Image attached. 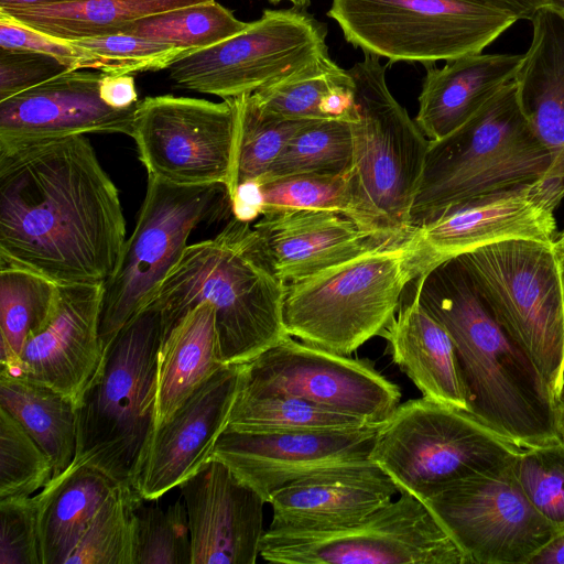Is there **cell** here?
Segmentation results:
<instances>
[{
	"instance_id": "cell-1",
	"label": "cell",
	"mask_w": 564,
	"mask_h": 564,
	"mask_svg": "<svg viewBox=\"0 0 564 564\" xmlns=\"http://www.w3.org/2000/svg\"><path fill=\"white\" fill-rule=\"evenodd\" d=\"M126 240L118 188L85 134L0 151V262L105 283Z\"/></svg>"
},
{
	"instance_id": "cell-2",
	"label": "cell",
	"mask_w": 564,
	"mask_h": 564,
	"mask_svg": "<svg viewBox=\"0 0 564 564\" xmlns=\"http://www.w3.org/2000/svg\"><path fill=\"white\" fill-rule=\"evenodd\" d=\"M413 284L455 345L471 413L524 447L560 438L547 386L495 321L458 257L433 265Z\"/></svg>"
},
{
	"instance_id": "cell-3",
	"label": "cell",
	"mask_w": 564,
	"mask_h": 564,
	"mask_svg": "<svg viewBox=\"0 0 564 564\" xmlns=\"http://www.w3.org/2000/svg\"><path fill=\"white\" fill-rule=\"evenodd\" d=\"M284 299L285 283L251 223L232 217L216 237L186 247L151 304L163 338L189 310L210 303L224 364L243 365L289 335Z\"/></svg>"
},
{
	"instance_id": "cell-4",
	"label": "cell",
	"mask_w": 564,
	"mask_h": 564,
	"mask_svg": "<svg viewBox=\"0 0 564 564\" xmlns=\"http://www.w3.org/2000/svg\"><path fill=\"white\" fill-rule=\"evenodd\" d=\"M161 314L149 305L106 348L100 368L75 406L73 463L133 486L155 430Z\"/></svg>"
},
{
	"instance_id": "cell-5",
	"label": "cell",
	"mask_w": 564,
	"mask_h": 564,
	"mask_svg": "<svg viewBox=\"0 0 564 564\" xmlns=\"http://www.w3.org/2000/svg\"><path fill=\"white\" fill-rule=\"evenodd\" d=\"M541 178H553L552 156L513 79L456 130L430 141L411 227L455 202Z\"/></svg>"
},
{
	"instance_id": "cell-6",
	"label": "cell",
	"mask_w": 564,
	"mask_h": 564,
	"mask_svg": "<svg viewBox=\"0 0 564 564\" xmlns=\"http://www.w3.org/2000/svg\"><path fill=\"white\" fill-rule=\"evenodd\" d=\"M409 235L285 284L286 333L349 356L384 332L416 278Z\"/></svg>"
},
{
	"instance_id": "cell-7",
	"label": "cell",
	"mask_w": 564,
	"mask_h": 564,
	"mask_svg": "<svg viewBox=\"0 0 564 564\" xmlns=\"http://www.w3.org/2000/svg\"><path fill=\"white\" fill-rule=\"evenodd\" d=\"M348 72L357 109L350 122L356 218L367 228L405 237L430 140L390 93L379 56L365 53Z\"/></svg>"
},
{
	"instance_id": "cell-8",
	"label": "cell",
	"mask_w": 564,
	"mask_h": 564,
	"mask_svg": "<svg viewBox=\"0 0 564 564\" xmlns=\"http://www.w3.org/2000/svg\"><path fill=\"white\" fill-rule=\"evenodd\" d=\"M524 448L473 413L422 397L378 426L370 459L399 492L424 501L454 481L510 466Z\"/></svg>"
},
{
	"instance_id": "cell-9",
	"label": "cell",
	"mask_w": 564,
	"mask_h": 564,
	"mask_svg": "<svg viewBox=\"0 0 564 564\" xmlns=\"http://www.w3.org/2000/svg\"><path fill=\"white\" fill-rule=\"evenodd\" d=\"M480 299L547 386L564 362V313L553 243L507 240L456 256Z\"/></svg>"
},
{
	"instance_id": "cell-10",
	"label": "cell",
	"mask_w": 564,
	"mask_h": 564,
	"mask_svg": "<svg viewBox=\"0 0 564 564\" xmlns=\"http://www.w3.org/2000/svg\"><path fill=\"white\" fill-rule=\"evenodd\" d=\"M230 207L224 184L176 185L148 175L144 199L119 264L104 283L99 334L104 351L155 299L192 231Z\"/></svg>"
},
{
	"instance_id": "cell-11",
	"label": "cell",
	"mask_w": 564,
	"mask_h": 564,
	"mask_svg": "<svg viewBox=\"0 0 564 564\" xmlns=\"http://www.w3.org/2000/svg\"><path fill=\"white\" fill-rule=\"evenodd\" d=\"M327 15L364 53L425 66L479 54L518 21L463 0H332Z\"/></svg>"
},
{
	"instance_id": "cell-12",
	"label": "cell",
	"mask_w": 564,
	"mask_h": 564,
	"mask_svg": "<svg viewBox=\"0 0 564 564\" xmlns=\"http://www.w3.org/2000/svg\"><path fill=\"white\" fill-rule=\"evenodd\" d=\"M260 556L281 564H468L427 506L408 492L346 527L268 529Z\"/></svg>"
},
{
	"instance_id": "cell-13",
	"label": "cell",
	"mask_w": 564,
	"mask_h": 564,
	"mask_svg": "<svg viewBox=\"0 0 564 564\" xmlns=\"http://www.w3.org/2000/svg\"><path fill=\"white\" fill-rule=\"evenodd\" d=\"M324 23L306 11L265 9L242 32L170 68L178 86L223 99L253 94L328 54Z\"/></svg>"
},
{
	"instance_id": "cell-14",
	"label": "cell",
	"mask_w": 564,
	"mask_h": 564,
	"mask_svg": "<svg viewBox=\"0 0 564 564\" xmlns=\"http://www.w3.org/2000/svg\"><path fill=\"white\" fill-rule=\"evenodd\" d=\"M131 138L148 175L176 185H230L237 142L232 98L147 97L138 102Z\"/></svg>"
},
{
	"instance_id": "cell-15",
	"label": "cell",
	"mask_w": 564,
	"mask_h": 564,
	"mask_svg": "<svg viewBox=\"0 0 564 564\" xmlns=\"http://www.w3.org/2000/svg\"><path fill=\"white\" fill-rule=\"evenodd\" d=\"M513 463L454 481L423 501L468 564H529L557 533L523 494Z\"/></svg>"
},
{
	"instance_id": "cell-16",
	"label": "cell",
	"mask_w": 564,
	"mask_h": 564,
	"mask_svg": "<svg viewBox=\"0 0 564 564\" xmlns=\"http://www.w3.org/2000/svg\"><path fill=\"white\" fill-rule=\"evenodd\" d=\"M564 181L541 178L462 199L433 213L409 234L416 278L433 265L507 241L553 243Z\"/></svg>"
},
{
	"instance_id": "cell-17",
	"label": "cell",
	"mask_w": 564,
	"mask_h": 564,
	"mask_svg": "<svg viewBox=\"0 0 564 564\" xmlns=\"http://www.w3.org/2000/svg\"><path fill=\"white\" fill-rule=\"evenodd\" d=\"M239 392L295 395L370 424L384 422L401 399L399 387L371 361L330 352L290 335L242 365Z\"/></svg>"
},
{
	"instance_id": "cell-18",
	"label": "cell",
	"mask_w": 564,
	"mask_h": 564,
	"mask_svg": "<svg viewBox=\"0 0 564 564\" xmlns=\"http://www.w3.org/2000/svg\"><path fill=\"white\" fill-rule=\"evenodd\" d=\"M379 425L340 431H225L209 459L223 462L269 503L276 491L294 480L334 465L370 458Z\"/></svg>"
},
{
	"instance_id": "cell-19",
	"label": "cell",
	"mask_w": 564,
	"mask_h": 564,
	"mask_svg": "<svg viewBox=\"0 0 564 564\" xmlns=\"http://www.w3.org/2000/svg\"><path fill=\"white\" fill-rule=\"evenodd\" d=\"M105 73L68 70L0 101V151L86 133L132 134L137 105L116 109L100 97Z\"/></svg>"
},
{
	"instance_id": "cell-20",
	"label": "cell",
	"mask_w": 564,
	"mask_h": 564,
	"mask_svg": "<svg viewBox=\"0 0 564 564\" xmlns=\"http://www.w3.org/2000/svg\"><path fill=\"white\" fill-rule=\"evenodd\" d=\"M242 365H225L200 386L151 438L133 487L156 500L195 475L225 432L237 398Z\"/></svg>"
},
{
	"instance_id": "cell-21",
	"label": "cell",
	"mask_w": 564,
	"mask_h": 564,
	"mask_svg": "<svg viewBox=\"0 0 564 564\" xmlns=\"http://www.w3.org/2000/svg\"><path fill=\"white\" fill-rule=\"evenodd\" d=\"M102 297L104 283L58 285L48 318L29 336L11 375L45 384L76 406L104 360Z\"/></svg>"
},
{
	"instance_id": "cell-22",
	"label": "cell",
	"mask_w": 564,
	"mask_h": 564,
	"mask_svg": "<svg viewBox=\"0 0 564 564\" xmlns=\"http://www.w3.org/2000/svg\"><path fill=\"white\" fill-rule=\"evenodd\" d=\"M192 564H254L260 556L263 498L223 462L209 459L180 486Z\"/></svg>"
},
{
	"instance_id": "cell-23",
	"label": "cell",
	"mask_w": 564,
	"mask_h": 564,
	"mask_svg": "<svg viewBox=\"0 0 564 564\" xmlns=\"http://www.w3.org/2000/svg\"><path fill=\"white\" fill-rule=\"evenodd\" d=\"M399 489L370 458L319 469L276 491L268 529L323 531L362 520L392 501Z\"/></svg>"
},
{
	"instance_id": "cell-24",
	"label": "cell",
	"mask_w": 564,
	"mask_h": 564,
	"mask_svg": "<svg viewBox=\"0 0 564 564\" xmlns=\"http://www.w3.org/2000/svg\"><path fill=\"white\" fill-rule=\"evenodd\" d=\"M252 227L285 284L404 238L367 228L332 209L268 212Z\"/></svg>"
},
{
	"instance_id": "cell-25",
	"label": "cell",
	"mask_w": 564,
	"mask_h": 564,
	"mask_svg": "<svg viewBox=\"0 0 564 564\" xmlns=\"http://www.w3.org/2000/svg\"><path fill=\"white\" fill-rule=\"evenodd\" d=\"M381 336L388 341L393 362L423 397L471 413L455 345L445 327L422 305L414 284Z\"/></svg>"
},
{
	"instance_id": "cell-26",
	"label": "cell",
	"mask_w": 564,
	"mask_h": 564,
	"mask_svg": "<svg viewBox=\"0 0 564 564\" xmlns=\"http://www.w3.org/2000/svg\"><path fill=\"white\" fill-rule=\"evenodd\" d=\"M524 54H471L426 66L414 121L430 141L449 134L512 82Z\"/></svg>"
},
{
	"instance_id": "cell-27",
	"label": "cell",
	"mask_w": 564,
	"mask_h": 564,
	"mask_svg": "<svg viewBox=\"0 0 564 564\" xmlns=\"http://www.w3.org/2000/svg\"><path fill=\"white\" fill-rule=\"evenodd\" d=\"M532 41L516 76L524 113L552 156V177L564 181V13L540 7Z\"/></svg>"
},
{
	"instance_id": "cell-28",
	"label": "cell",
	"mask_w": 564,
	"mask_h": 564,
	"mask_svg": "<svg viewBox=\"0 0 564 564\" xmlns=\"http://www.w3.org/2000/svg\"><path fill=\"white\" fill-rule=\"evenodd\" d=\"M223 366L215 308L202 302L161 340L156 359L155 430Z\"/></svg>"
},
{
	"instance_id": "cell-29",
	"label": "cell",
	"mask_w": 564,
	"mask_h": 564,
	"mask_svg": "<svg viewBox=\"0 0 564 564\" xmlns=\"http://www.w3.org/2000/svg\"><path fill=\"white\" fill-rule=\"evenodd\" d=\"M121 484L89 465L72 463L36 494L42 564H64L96 512Z\"/></svg>"
},
{
	"instance_id": "cell-30",
	"label": "cell",
	"mask_w": 564,
	"mask_h": 564,
	"mask_svg": "<svg viewBox=\"0 0 564 564\" xmlns=\"http://www.w3.org/2000/svg\"><path fill=\"white\" fill-rule=\"evenodd\" d=\"M252 95L263 110L286 119L351 122L357 117L354 79L328 54Z\"/></svg>"
},
{
	"instance_id": "cell-31",
	"label": "cell",
	"mask_w": 564,
	"mask_h": 564,
	"mask_svg": "<svg viewBox=\"0 0 564 564\" xmlns=\"http://www.w3.org/2000/svg\"><path fill=\"white\" fill-rule=\"evenodd\" d=\"M212 1L214 0H83L0 10L33 29L74 41L124 33L137 20Z\"/></svg>"
},
{
	"instance_id": "cell-32",
	"label": "cell",
	"mask_w": 564,
	"mask_h": 564,
	"mask_svg": "<svg viewBox=\"0 0 564 564\" xmlns=\"http://www.w3.org/2000/svg\"><path fill=\"white\" fill-rule=\"evenodd\" d=\"M0 406L25 429L50 457L53 476L74 462L75 403L54 389L20 375L0 372Z\"/></svg>"
},
{
	"instance_id": "cell-33",
	"label": "cell",
	"mask_w": 564,
	"mask_h": 564,
	"mask_svg": "<svg viewBox=\"0 0 564 564\" xmlns=\"http://www.w3.org/2000/svg\"><path fill=\"white\" fill-rule=\"evenodd\" d=\"M57 290L41 274L0 262L1 372H15L24 343L48 318Z\"/></svg>"
},
{
	"instance_id": "cell-34",
	"label": "cell",
	"mask_w": 564,
	"mask_h": 564,
	"mask_svg": "<svg viewBox=\"0 0 564 564\" xmlns=\"http://www.w3.org/2000/svg\"><path fill=\"white\" fill-rule=\"evenodd\" d=\"M367 421L290 394L249 395L238 391L225 431L242 433L340 431Z\"/></svg>"
},
{
	"instance_id": "cell-35",
	"label": "cell",
	"mask_w": 564,
	"mask_h": 564,
	"mask_svg": "<svg viewBox=\"0 0 564 564\" xmlns=\"http://www.w3.org/2000/svg\"><path fill=\"white\" fill-rule=\"evenodd\" d=\"M237 112V142L234 172L227 193L258 181L270 170L293 134L311 120H292L263 110L252 94L232 98Z\"/></svg>"
},
{
	"instance_id": "cell-36",
	"label": "cell",
	"mask_w": 564,
	"mask_h": 564,
	"mask_svg": "<svg viewBox=\"0 0 564 564\" xmlns=\"http://www.w3.org/2000/svg\"><path fill=\"white\" fill-rule=\"evenodd\" d=\"M352 156L349 121L311 120L293 134L268 173L258 181L305 173L344 175L351 171Z\"/></svg>"
},
{
	"instance_id": "cell-37",
	"label": "cell",
	"mask_w": 564,
	"mask_h": 564,
	"mask_svg": "<svg viewBox=\"0 0 564 564\" xmlns=\"http://www.w3.org/2000/svg\"><path fill=\"white\" fill-rule=\"evenodd\" d=\"M248 24L214 0L137 20L124 33L196 52L242 32Z\"/></svg>"
},
{
	"instance_id": "cell-38",
	"label": "cell",
	"mask_w": 564,
	"mask_h": 564,
	"mask_svg": "<svg viewBox=\"0 0 564 564\" xmlns=\"http://www.w3.org/2000/svg\"><path fill=\"white\" fill-rule=\"evenodd\" d=\"M143 500L133 486L119 485L64 564H132L135 509Z\"/></svg>"
},
{
	"instance_id": "cell-39",
	"label": "cell",
	"mask_w": 564,
	"mask_h": 564,
	"mask_svg": "<svg viewBox=\"0 0 564 564\" xmlns=\"http://www.w3.org/2000/svg\"><path fill=\"white\" fill-rule=\"evenodd\" d=\"M132 564H192L188 518L183 499L166 509H135Z\"/></svg>"
},
{
	"instance_id": "cell-40",
	"label": "cell",
	"mask_w": 564,
	"mask_h": 564,
	"mask_svg": "<svg viewBox=\"0 0 564 564\" xmlns=\"http://www.w3.org/2000/svg\"><path fill=\"white\" fill-rule=\"evenodd\" d=\"M259 183L262 214L280 209H332L357 220L350 172L344 175L295 174Z\"/></svg>"
},
{
	"instance_id": "cell-41",
	"label": "cell",
	"mask_w": 564,
	"mask_h": 564,
	"mask_svg": "<svg viewBox=\"0 0 564 564\" xmlns=\"http://www.w3.org/2000/svg\"><path fill=\"white\" fill-rule=\"evenodd\" d=\"M83 48L87 68L109 75H132L170 68L193 53L133 34H112L70 41Z\"/></svg>"
},
{
	"instance_id": "cell-42",
	"label": "cell",
	"mask_w": 564,
	"mask_h": 564,
	"mask_svg": "<svg viewBox=\"0 0 564 564\" xmlns=\"http://www.w3.org/2000/svg\"><path fill=\"white\" fill-rule=\"evenodd\" d=\"M514 476L535 510L556 532L564 530V443L561 438L524 448Z\"/></svg>"
},
{
	"instance_id": "cell-43",
	"label": "cell",
	"mask_w": 564,
	"mask_h": 564,
	"mask_svg": "<svg viewBox=\"0 0 564 564\" xmlns=\"http://www.w3.org/2000/svg\"><path fill=\"white\" fill-rule=\"evenodd\" d=\"M53 477L50 457L0 406V499L32 496Z\"/></svg>"
},
{
	"instance_id": "cell-44",
	"label": "cell",
	"mask_w": 564,
	"mask_h": 564,
	"mask_svg": "<svg viewBox=\"0 0 564 564\" xmlns=\"http://www.w3.org/2000/svg\"><path fill=\"white\" fill-rule=\"evenodd\" d=\"M0 564H42L36 495L0 499Z\"/></svg>"
},
{
	"instance_id": "cell-45",
	"label": "cell",
	"mask_w": 564,
	"mask_h": 564,
	"mask_svg": "<svg viewBox=\"0 0 564 564\" xmlns=\"http://www.w3.org/2000/svg\"><path fill=\"white\" fill-rule=\"evenodd\" d=\"M0 48L22 50L50 55L70 70L87 68L83 48L18 21L0 10Z\"/></svg>"
},
{
	"instance_id": "cell-46",
	"label": "cell",
	"mask_w": 564,
	"mask_h": 564,
	"mask_svg": "<svg viewBox=\"0 0 564 564\" xmlns=\"http://www.w3.org/2000/svg\"><path fill=\"white\" fill-rule=\"evenodd\" d=\"M68 70L50 55L0 48V101Z\"/></svg>"
},
{
	"instance_id": "cell-47",
	"label": "cell",
	"mask_w": 564,
	"mask_h": 564,
	"mask_svg": "<svg viewBox=\"0 0 564 564\" xmlns=\"http://www.w3.org/2000/svg\"><path fill=\"white\" fill-rule=\"evenodd\" d=\"M99 91L101 99L116 109L130 108L139 102L132 75L105 74Z\"/></svg>"
},
{
	"instance_id": "cell-48",
	"label": "cell",
	"mask_w": 564,
	"mask_h": 564,
	"mask_svg": "<svg viewBox=\"0 0 564 564\" xmlns=\"http://www.w3.org/2000/svg\"><path fill=\"white\" fill-rule=\"evenodd\" d=\"M232 217L251 223L262 215L263 197L259 181L240 183L230 198Z\"/></svg>"
},
{
	"instance_id": "cell-49",
	"label": "cell",
	"mask_w": 564,
	"mask_h": 564,
	"mask_svg": "<svg viewBox=\"0 0 564 564\" xmlns=\"http://www.w3.org/2000/svg\"><path fill=\"white\" fill-rule=\"evenodd\" d=\"M488 6L514 14L518 20H531L540 6V0H463Z\"/></svg>"
},
{
	"instance_id": "cell-50",
	"label": "cell",
	"mask_w": 564,
	"mask_h": 564,
	"mask_svg": "<svg viewBox=\"0 0 564 564\" xmlns=\"http://www.w3.org/2000/svg\"><path fill=\"white\" fill-rule=\"evenodd\" d=\"M529 564H564V530L557 532Z\"/></svg>"
},
{
	"instance_id": "cell-51",
	"label": "cell",
	"mask_w": 564,
	"mask_h": 564,
	"mask_svg": "<svg viewBox=\"0 0 564 564\" xmlns=\"http://www.w3.org/2000/svg\"><path fill=\"white\" fill-rule=\"evenodd\" d=\"M83 0H0V8H23L39 4L67 3Z\"/></svg>"
},
{
	"instance_id": "cell-52",
	"label": "cell",
	"mask_w": 564,
	"mask_h": 564,
	"mask_svg": "<svg viewBox=\"0 0 564 564\" xmlns=\"http://www.w3.org/2000/svg\"><path fill=\"white\" fill-rule=\"evenodd\" d=\"M554 422L556 432L564 443V395H561L554 400Z\"/></svg>"
},
{
	"instance_id": "cell-53",
	"label": "cell",
	"mask_w": 564,
	"mask_h": 564,
	"mask_svg": "<svg viewBox=\"0 0 564 564\" xmlns=\"http://www.w3.org/2000/svg\"><path fill=\"white\" fill-rule=\"evenodd\" d=\"M556 262H557V269H558V275H560V282H561V290H562V303H563V313H564V246H560L553 242Z\"/></svg>"
},
{
	"instance_id": "cell-54",
	"label": "cell",
	"mask_w": 564,
	"mask_h": 564,
	"mask_svg": "<svg viewBox=\"0 0 564 564\" xmlns=\"http://www.w3.org/2000/svg\"><path fill=\"white\" fill-rule=\"evenodd\" d=\"M540 7L550 8L564 13V0H540Z\"/></svg>"
},
{
	"instance_id": "cell-55",
	"label": "cell",
	"mask_w": 564,
	"mask_h": 564,
	"mask_svg": "<svg viewBox=\"0 0 564 564\" xmlns=\"http://www.w3.org/2000/svg\"><path fill=\"white\" fill-rule=\"evenodd\" d=\"M281 1H284V0H269V2L272 4H278ZM286 1L291 2L294 6V8H297L301 10L306 9L311 4V0H286Z\"/></svg>"
},
{
	"instance_id": "cell-56",
	"label": "cell",
	"mask_w": 564,
	"mask_h": 564,
	"mask_svg": "<svg viewBox=\"0 0 564 564\" xmlns=\"http://www.w3.org/2000/svg\"><path fill=\"white\" fill-rule=\"evenodd\" d=\"M561 395H564V362H563V367H562V371H561V377H560V382H558V387H557V391H556V394L554 397V400Z\"/></svg>"
},
{
	"instance_id": "cell-57",
	"label": "cell",
	"mask_w": 564,
	"mask_h": 564,
	"mask_svg": "<svg viewBox=\"0 0 564 564\" xmlns=\"http://www.w3.org/2000/svg\"><path fill=\"white\" fill-rule=\"evenodd\" d=\"M554 243L556 245H560V246H564V229L557 234L555 240H554Z\"/></svg>"
}]
</instances>
